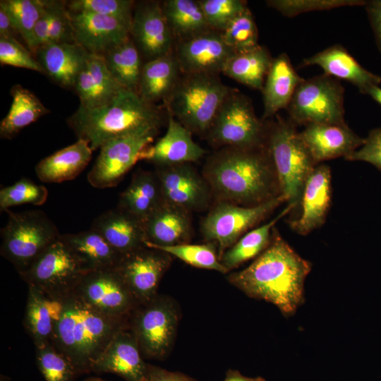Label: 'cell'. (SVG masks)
Listing matches in <instances>:
<instances>
[{"label":"cell","instance_id":"cell-1","mask_svg":"<svg viewBox=\"0 0 381 381\" xmlns=\"http://www.w3.org/2000/svg\"><path fill=\"white\" fill-rule=\"evenodd\" d=\"M311 267L274 227L268 247L249 266L230 274L227 279L248 297L270 303L289 317L305 301L304 284Z\"/></svg>","mask_w":381,"mask_h":381},{"label":"cell","instance_id":"cell-2","mask_svg":"<svg viewBox=\"0 0 381 381\" xmlns=\"http://www.w3.org/2000/svg\"><path fill=\"white\" fill-rule=\"evenodd\" d=\"M202 172L217 202L252 207L281 195L266 144L222 147L208 157Z\"/></svg>","mask_w":381,"mask_h":381},{"label":"cell","instance_id":"cell-3","mask_svg":"<svg viewBox=\"0 0 381 381\" xmlns=\"http://www.w3.org/2000/svg\"><path fill=\"white\" fill-rule=\"evenodd\" d=\"M61 301L62 311L51 343L69 360L78 375L89 373L114 335L129 327V318L102 313L73 293Z\"/></svg>","mask_w":381,"mask_h":381},{"label":"cell","instance_id":"cell-4","mask_svg":"<svg viewBox=\"0 0 381 381\" xmlns=\"http://www.w3.org/2000/svg\"><path fill=\"white\" fill-rule=\"evenodd\" d=\"M162 121L158 107L126 88L101 107L86 109L79 106L67 119L78 138L86 140L92 151L115 138L158 131Z\"/></svg>","mask_w":381,"mask_h":381},{"label":"cell","instance_id":"cell-5","mask_svg":"<svg viewBox=\"0 0 381 381\" xmlns=\"http://www.w3.org/2000/svg\"><path fill=\"white\" fill-rule=\"evenodd\" d=\"M231 89L217 75L182 73L163 103L190 133L206 134Z\"/></svg>","mask_w":381,"mask_h":381},{"label":"cell","instance_id":"cell-6","mask_svg":"<svg viewBox=\"0 0 381 381\" xmlns=\"http://www.w3.org/2000/svg\"><path fill=\"white\" fill-rule=\"evenodd\" d=\"M266 126V146L274 167L280 195L288 204L296 207L315 164L293 122L277 116Z\"/></svg>","mask_w":381,"mask_h":381},{"label":"cell","instance_id":"cell-7","mask_svg":"<svg viewBox=\"0 0 381 381\" xmlns=\"http://www.w3.org/2000/svg\"><path fill=\"white\" fill-rule=\"evenodd\" d=\"M8 219L1 229V255L20 274L61 234L55 224L42 210L6 211Z\"/></svg>","mask_w":381,"mask_h":381},{"label":"cell","instance_id":"cell-8","mask_svg":"<svg viewBox=\"0 0 381 381\" xmlns=\"http://www.w3.org/2000/svg\"><path fill=\"white\" fill-rule=\"evenodd\" d=\"M206 135L217 147H257L266 144L267 126L256 116L250 99L231 89Z\"/></svg>","mask_w":381,"mask_h":381},{"label":"cell","instance_id":"cell-9","mask_svg":"<svg viewBox=\"0 0 381 381\" xmlns=\"http://www.w3.org/2000/svg\"><path fill=\"white\" fill-rule=\"evenodd\" d=\"M87 272L78 257L59 238L19 274L28 286L52 299L61 300L73 293Z\"/></svg>","mask_w":381,"mask_h":381},{"label":"cell","instance_id":"cell-10","mask_svg":"<svg viewBox=\"0 0 381 381\" xmlns=\"http://www.w3.org/2000/svg\"><path fill=\"white\" fill-rule=\"evenodd\" d=\"M344 89L326 74L304 79L286 109L295 125L345 124Z\"/></svg>","mask_w":381,"mask_h":381},{"label":"cell","instance_id":"cell-11","mask_svg":"<svg viewBox=\"0 0 381 381\" xmlns=\"http://www.w3.org/2000/svg\"><path fill=\"white\" fill-rule=\"evenodd\" d=\"M179 318L177 306L166 296L157 295L138 306L129 318V327L143 357L160 360L167 356L176 337Z\"/></svg>","mask_w":381,"mask_h":381},{"label":"cell","instance_id":"cell-12","mask_svg":"<svg viewBox=\"0 0 381 381\" xmlns=\"http://www.w3.org/2000/svg\"><path fill=\"white\" fill-rule=\"evenodd\" d=\"M284 201L279 195L252 207L217 202L203 219L200 231L207 242L216 243L220 259L248 229L260 222Z\"/></svg>","mask_w":381,"mask_h":381},{"label":"cell","instance_id":"cell-13","mask_svg":"<svg viewBox=\"0 0 381 381\" xmlns=\"http://www.w3.org/2000/svg\"><path fill=\"white\" fill-rule=\"evenodd\" d=\"M158 131L121 136L105 142L87 174L90 184L97 188L118 185L124 175L140 160L143 150L150 145Z\"/></svg>","mask_w":381,"mask_h":381},{"label":"cell","instance_id":"cell-14","mask_svg":"<svg viewBox=\"0 0 381 381\" xmlns=\"http://www.w3.org/2000/svg\"><path fill=\"white\" fill-rule=\"evenodd\" d=\"M73 294L96 310L115 318H130L140 306L115 268L87 272Z\"/></svg>","mask_w":381,"mask_h":381},{"label":"cell","instance_id":"cell-15","mask_svg":"<svg viewBox=\"0 0 381 381\" xmlns=\"http://www.w3.org/2000/svg\"><path fill=\"white\" fill-rule=\"evenodd\" d=\"M171 257L147 246L121 257L115 269L139 305L157 296L159 282L171 265Z\"/></svg>","mask_w":381,"mask_h":381},{"label":"cell","instance_id":"cell-16","mask_svg":"<svg viewBox=\"0 0 381 381\" xmlns=\"http://www.w3.org/2000/svg\"><path fill=\"white\" fill-rule=\"evenodd\" d=\"M174 54L182 73L219 75L236 53L225 42L221 32L210 29L176 41Z\"/></svg>","mask_w":381,"mask_h":381},{"label":"cell","instance_id":"cell-17","mask_svg":"<svg viewBox=\"0 0 381 381\" xmlns=\"http://www.w3.org/2000/svg\"><path fill=\"white\" fill-rule=\"evenodd\" d=\"M164 202L189 212L205 210L212 196L209 185L190 163L157 167Z\"/></svg>","mask_w":381,"mask_h":381},{"label":"cell","instance_id":"cell-18","mask_svg":"<svg viewBox=\"0 0 381 381\" xmlns=\"http://www.w3.org/2000/svg\"><path fill=\"white\" fill-rule=\"evenodd\" d=\"M130 33L145 62L174 52L175 40L159 1L135 7Z\"/></svg>","mask_w":381,"mask_h":381},{"label":"cell","instance_id":"cell-19","mask_svg":"<svg viewBox=\"0 0 381 381\" xmlns=\"http://www.w3.org/2000/svg\"><path fill=\"white\" fill-rule=\"evenodd\" d=\"M68 16L74 42L90 54L104 56L131 38L130 31L113 18L71 11Z\"/></svg>","mask_w":381,"mask_h":381},{"label":"cell","instance_id":"cell-20","mask_svg":"<svg viewBox=\"0 0 381 381\" xmlns=\"http://www.w3.org/2000/svg\"><path fill=\"white\" fill-rule=\"evenodd\" d=\"M148 365L128 327L114 335L94 363L92 372L116 374L126 381H146Z\"/></svg>","mask_w":381,"mask_h":381},{"label":"cell","instance_id":"cell-21","mask_svg":"<svg viewBox=\"0 0 381 381\" xmlns=\"http://www.w3.org/2000/svg\"><path fill=\"white\" fill-rule=\"evenodd\" d=\"M299 133L315 165L325 160L346 157L365 142V138L359 137L346 123H311Z\"/></svg>","mask_w":381,"mask_h":381},{"label":"cell","instance_id":"cell-22","mask_svg":"<svg viewBox=\"0 0 381 381\" xmlns=\"http://www.w3.org/2000/svg\"><path fill=\"white\" fill-rule=\"evenodd\" d=\"M330 168L321 164L315 167L308 176L301 199V214L291 222L300 235H306L320 227L325 222L331 202Z\"/></svg>","mask_w":381,"mask_h":381},{"label":"cell","instance_id":"cell-23","mask_svg":"<svg viewBox=\"0 0 381 381\" xmlns=\"http://www.w3.org/2000/svg\"><path fill=\"white\" fill-rule=\"evenodd\" d=\"M167 122L165 134L143 150L140 160L164 167L196 162L204 156L205 150L193 140L192 133L170 115Z\"/></svg>","mask_w":381,"mask_h":381},{"label":"cell","instance_id":"cell-24","mask_svg":"<svg viewBox=\"0 0 381 381\" xmlns=\"http://www.w3.org/2000/svg\"><path fill=\"white\" fill-rule=\"evenodd\" d=\"M122 88L108 70L103 56L89 53L73 90L80 107L94 109L109 103Z\"/></svg>","mask_w":381,"mask_h":381},{"label":"cell","instance_id":"cell-25","mask_svg":"<svg viewBox=\"0 0 381 381\" xmlns=\"http://www.w3.org/2000/svg\"><path fill=\"white\" fill-rule=\"evenodd\" d=\"M318 66L324 74L343 79L366 94L373 86H379L381 77L363 68L347 50L340 44L332 47L304 59L301 66Z\"/></svg>","mask_w":381,"mask_h":381},{"label":"cell","instance_id":"cell-26","mask_svg":"<svg viewBox=\"0 0 381 381\" xmlns=\"http://www.w3.org/2000/svg\"><path fill=\"white\" fill-rule=\"evenodd\" d=\"M88 52L75 42L48 43L34 55L44 74L66 89H73Z\"/></svg>","mask_w":381,"mask_h":381},{"label":"cell","instance_id":"cell-27","mask_svg":"<svg viewBox=\"0 0 381 381\" xmlns=\"http://www.w3.org/2000/svg\"><path fill=\"white\" fill-rule=\"evenodd\" d=\"M91 228L122 255L145 246L143 222L119 207L99 215Z\"/></svg>","mask_w":381,"mask_h":381},{"label":"cell","instance_id":"cell-28","mask_svg":"<svg viewBox=\"0 0 381 381\" xmlns=\"http://www.w3.org/2000/svg\"><path fill=\"white\" fill-rule=\"evenodd\" d=\"M303 80L294 68L286 54L273 58L261 90L264 107L262 120L271 119L279 110L286 109Z\"/></svg>","mask_w":381,"mask_h":381},{"label":"cell","instance_id":"cell-29","mask_svg":"<svg viewBox=\"0 0 381 381\" xmlns=\"http://www.w3.org/2000/svg\"><path fill=\"white\" fill-rule=\"evenodd\" d=\"M190 212L164 202L143 222L146 241L158 246L189 243L192 236Z\"/></svg>","mask_w":381,"mask_h":381},{"label":"cell","instance_id":"cell-30","mask_svg":"<svg viewBox=\"0 0 381 381\" xmlns=\"http://www.w3.org/2000/svg\"><path fill=\"white\" fill-rule=\"evenodd\" d=\"M92 150L83 139L42 159L35 167L36 175L44 183H61L76 178L87 167Z\"/></svg>","mask_w":381,"mask_h":381},{"label":"cell","instance_id":"cell-31","mask_svg":"<svg viewBox=\"0 0 381 381\" xmlns=\"http://www.w3.org/2000/svg\"><path fill=\"white\" fill-rule=\"evenodd\" d=\"M62 311L61 300H54L33 286H28L24 327L35 347L52 341L54 325Z\"/></svg>","mask_w":381,"mask_h":381},{"label":"cell","instance_id":"cell-32","mask_svg":"<svg viewBox=\"0 0 381 381\" xmlns=\"http://www.w3.org/2000/svg\"><path fill=\"white\" fill-rule=\"evenodd\" d=\"M182 73L173 53L145 61L143 64L138 93L145 102L155 104L169 97Z\"/></svg>","mask_w":381,"mask_h":381},{"label":"cell","instance_id":"cell-33","mask_svg":"<svg viewBox=\"0 0 381 381\" xmlns=\"http://www.w3.org/2000/svg\"><path fill=\"white\" fill-rule=\"evenodd\" d=\"M62 240L89 271L115 268L123 256L97 231L61 234Z\"/></svg>","mask_w":381,"mask_h":381},{"label":"cell","instance_id":"cell-34","mask_svg":"<svg viewBox=\"0 0 381 381\" xmlns=\"http://www.w3.org/2000/svg\"><path fill=\"white\" fill-rule=\"evenodd\" d=\"M164 203L156 172L139 171L121 193L118 207L143 222Z\"/></svg>","mask_w":381,"mask_h":381},{"label":"cell","instance_id":"cell-35","mask_svg":"<svg viewBox=\"0 0 381 381\" xmlns=\"http://www.w3.org/2000/svg\"><path fill=\"white\" fill-rule=\"evenodd\" d=\"M272 60L269 51L259 45L233 55L222 73L250 88L262 90Z\"/></svg>","mask_w":381,"mask_h":381},{"label":"cell","instance_id":"cell-36","mask_svg":"<svg viewBox=\"0 0 381 381\" xmlns=\"http://www.w3.org/2000/svg\"><path fill=\"white\" fill-rule=\"evenodd\" d=\"M11 95V107L0 123V136L4 139L13 138L23 128L49 112L35 94L20 85H15Z\"/></svg>","mask_w":381,"mask_h":381},{"label":"cell","instance_id":"cell-37","mask_svg":"<svg viewBox=\"0 0 381 381\" xmlns=\"http://www.w3.org/2000/svg\"><path fill=\"white\" fill-rule=\"evenodd\" d=\"M162 7L175 42L212 29L198 0H167Z\"/></svg>","mask_w":381,"mask_h":381},{"label":"cell","instance_id":"cell-38","mask_svg":"<svg viewBox=\"0 0 381 381\" xmlns=\"http://www.w3.org/2000/svg\"><path fill=\"white\" fill-rule=\"evenodd\" d=\"M294 207L293 205L288 204L273 219L246 234L226 250L220 258L226 270L229 272L261 254L271 241L275 224Z\"/></svg>","mask_w":381,"mask_h":381},{"label":"cell","instance_id":"cell-39","mask_svg":"<svg viewBox=\"0 0 381 381\" xmlns=\"http://www.w3.org/2000/svg\"><path fill=\"white\" fill-rule=\"evenodd\" d=\"M108 70L123 88L138 92L143 56L131 37L103 56Z\"/></svg>","mask_w":381,"mask_h":381},{"label":"cell","instance_id":"cell-40","mask_svg":"<svg viewBox=\"0 0 381 381\" xmlns=\"http://www.w3.org/2000/svg\"><path fill=\"white\" fill-rule=\"evenodd\" d=\"M145 246L164 251L195 267L215 270L222 274L228 272L220 261L217 246L213 242L203 244L188 243L170 246H158L145 242Z\"/></svg>","mask_w":381,"mask_h":381},{"label":"cell","instance_id":"cell-41","mask_svg":"<svg viewBox=\"0 0 381 381\" xmlns=\"http://www.w3.org/2000/svg\"><path fill=\"white\" fill-rule=\"evenodd\" d=\"M44 0H1L2 5L11 16L19 35L28 49L32 48L35 25L47 6Z\"/></svg>","mask_w":381,"mask_h":381},{"label":"cell","instance_id":"cell-42","mask_svg":"<svg viewBox=\"0 0 381 381\" xmlns=\"http://www.w3.org/2000/svg\"><path fill=\"white\" fill-rule=\"evenodd\" d=\"M225 42L234 52H245L258 47V31L253 16L247 8L221 32Z\"/></svg>","mask_w":381,"mask_h":381},{"label":"cell","instance_id":"cell-43","mask_svg":"<svg viewBox=\"0 0 381 381\" xmlns=\"http://www.w3.org/2000/svg\"><path fill=\"white\" fill-rule=\"evenodd\" d=\"M71 12H87L113 18L131 31L134 1L131 0H72L66 2Z\"/></svg>","mask_w":381,"mask_h":381},{"label":"cell","instance_id":"cell-44","mask_svg":"<svg viewBox=\"0 0 381 381\" xmlns=\"http://www.w3.org/2000/svg\"><path fill=\"white\" fill-rule=\"evenodd\" d=\"M48 197V190L28 178H21L13 184L0 190V210L6 212L13 206L23 204L43 205Z\"/></svg>","mask_w":381,"mask_h":381},{"label":"cell","instance_id":"cell-45","mask_svg":"<svg viewBox=\"0 0 381 381\" xmlns=\"http://www.w3.org/2000/svg\"><path fill=\"white\" fill-rule=\"evenodd\" d=\"M36 362L46 381H74L78 376L72 363L52 343L36 348Z\"/></svg>","mask_w":381,"mask_h":381},{"label":"cell","instance_id":"cell-46","mask_svg":"<svg viewBox=\"0 0 381 381\" xmlns=\"http://www.w3.org/2000/svg\"><path fill=\"white\" fill-rule=\"evenodd\" d=\"M363 0H269L267 4L286 17H294L313 11L329 10L343 6H365Z\"/></svg>","mask_w":381,"mask_h":381},{"label":"cell","instance_id":"cell-47","mask_svg":"<svg viewBox=\"0 0 381 381\" xmlns=\"http://www.w3.org/2000/svg\"><path fill=\"white\" fill-rule=\"evenodd\" d=\"M209 26L222 32L248 7L242 0H198Z\"/></svg>","mask_w":381,"mask_h":381},{"label":"cell","instance_id":"cell-48","mask_svg":"<svg viewBox=\"0 0 381 381\" xmlns=\"http://www.w3.org/2000/svg\"><path fill=\"white\" fill-rule=\"evenodd\" d=\"M0 63L44 74L42 66L32 52L14 37L0 36Z\"/></svg>","mask_w":381,"mask_h":381},{"label":"cell","instance_id":"cell-49","mask_svg":"<svg viewBox=\"0 0 381 381\" xmlns=\"http://www.w3.org/2000/svg\"><path fill=\"white\" fill-rule=\"evenodd\" d=\"M49 43L75 42L66 2L51 1Z\"/></svg>","mask_w":381,"mask_h":381},{"label":"cell","instance_id":"cell-50","mask_svg":"<svg viewBox=\"0 0 381 381\" xmlns=\"http://www.w3.org/2000/svg\"><path fill=\"white\" fill-rule=\"evenodd\" d=\"M344 159L370 163L381 171V128L372 129L363 145Z\"/></svg>","mask_w":381,"mask_h":381},{"label":"cell","instance_id":"cell-51","mask_svg":"<svg viewBox=\"0 0 381 381\" xmlns=\"http://www.w3.org/2000/svg\"><path fill=\"white\" fill-rule=\"evenodd\" d=\"M51 20V1H48L45 10L34 28L32 48L31 51L32 54H35L39 48L49 43Z\"/></svg>","mask_w":381,"mask_h":381},{"label":"cell","instance_id":"cell-52","mask_svg":"<svg viewBox=\"0 0 381 381\" xmlns=\"http://www.w3.org/2000/svg\"><path fill=\"white\" fill-rule=\"evenodd\" d=\"M146 381H198L196 379L179 371H170L158 366L148 365Z\"/></svg>","mask_w":381,"mask_h":381},{"label":"cell","instance_id":"cell-53","mask_svg":"<svg viewBox=\"0 0 381 381\" xmlns=\"http://www.w3.org/2000/svg\"><path fill=\"white\" fill-rule=\"evenodd\" d=\"M365 6L377 45L381 52V0L367 1Z\"/></svg>","mask_w":381,"mask_h":381},{"label":"cell","instance_id":"cell-54","mask_svg":"<svg viewBox=\"0 0 381 381\" xmlns=\"http://www.w3.org/2000/svg\"><path fill=\"white\" fill-rule=\"evenodd\" d=\"M18 34L19 33L11 16L4 7L0 4V36L16 38Z\"/></svg>","mask_w":381,"mask_h":381},{"label":"cell","instance_id":"cell-55","mask_svg":"<svg viewBox=\"0 0 381 381\" xmlns=\"http://www.w3.org/2000/svg\"><path fill=\"white\" fill-rule=\"evenodd\" d=\"M224 381H266V380L262 377H247L242 375L238 370L229 369L226 373Z\"/></svg>","mask_w":381,"mask_h":381},{"label":"cell","instance_id":"cell-56","mask_svg":"<svg viewBox=\"0 0 381 381\" xmlns=\"http://www.w3.org/2000/svg\"><path fill=\"white\" fill-rule=\"evenodd\" d=\"M366 95L370 96L373 100L381 105V87L379 86H373L368 89Z\"/></svg>","mask_w":381,"mask_h":381},{"label":"cell","instance_id":"cell-57","mask_svg":"<svg viewBox=\"0 0 381 381\" xmlns=\"http://www.w3.org/2000/svg\"><path fill=\"white\" fill-rule=\"evenodd\" d=\"M84 381H107V380H102V379L99 378V377H90V378H87V379L85 380Z\"/></svg>","mask_w":381,"mask_h":381},{"label":"cell","instance_id":"cell-58","mask_svg":"<svg viewBox=\"0 0 381 381\" xmlns=\"http://www.w3.org/2000/svg\"><path fill=\"white\" fill-rule=\"evenodd\" d=\"M0 381H11V380L9 377L4 375H1Z\"/></svg>","mask_w":381,"mask_h":381}]
</instances>
